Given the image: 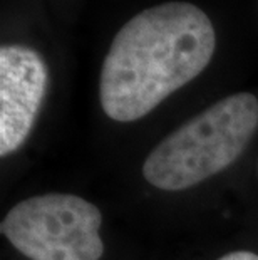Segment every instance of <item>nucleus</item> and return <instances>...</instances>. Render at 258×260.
Masks as SVG:
<instances>
[{
  "label": "nucleus",
  "instance_id": "1",
  "mask_svg": "<svg viewBox=\"0 0 258 260\" xmlns=\"http://www.w3.org/2000/svg\"><path fill=\"white\" fill-rule=\"evenodd\" d=\"M215 44L211 20L193 4L166 2L142 10L118 32L104 59V113L121 123L151 113L210 64Z\"/></svg>",
  "mask_w": 258,
  "mask_h": 260
},
{
  "label": "nucleus",
  "instance_id": "2",
  "mask_svg": "<svg viewBox=\"0 0 258 260\" xmlns=\"http://www.w3.org/2000/svg\"><path fill=\"white\" fill-rule=\"evenodd\" d=\"M258 128V99L240 92L213 104L150 153L142 175L153 186L179 191L228 168Z\"/></svg>",
  "mask_w": 258,
  "mask_h": 260
},
{
  "label": "nucleus",
  "instance_id": "3",
  "mask_svg": "<svg viewBox=\"0 0 258 260\" xmlns=\"http://www.w3.org/2000/svg\"><path fill=\"white\" fill-rule=\"evenodd\" d=\"M99 208L81 197L47 193L17 203L2 220L7 240L30 260H99Z\"/></svg>",
  "mask_w": 258,
  "mask_h": 260
},
{
  "label": "nucleus",
  "instance_id": "4",
  "mask_svg": "<svg viewBox=\"0 0 258 260\" xmlns=\"http://www.w3.org/2000/svg\"><path fill=\"white\" fill-rule=\"evenodd\" d=\"M47 87V68L24 46L0 49V156L22 146L34 126Z\"/></svg>",
  "mask_w": 258,
  "mask_h": 260
},
{
  "label": "nucleus",
  "instance_id": "5",
  "mask_svg": "<svg viewBox=\"0 0 258 260\" xmlns=\"http://www.w3.org/2000/svg\"><path fill=\"white\" fill-rule=\"evenodd\" d=\"M218 260H258V255L253 252H248V250H238V252L227 253V255L218 258Z\"/></svg>",
  "mask_w": 258,
  "mask_h": 260
}]
</instances>
